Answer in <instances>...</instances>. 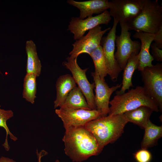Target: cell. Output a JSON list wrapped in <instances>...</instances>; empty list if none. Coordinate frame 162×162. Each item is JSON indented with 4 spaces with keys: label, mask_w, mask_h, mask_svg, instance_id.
<instances>
[{
    "label": "cell",
    "mask_w": 162,
    "mask_h": 162,
    "mask_svg": "<svg viewBox=\"0 0 162 162\" xmlns=\"http://www.w3.org/2000/svg\"><path fill=\"white\" fill-rule=\"evenodd\" d=\"M62 141L65 154L74 162H81L101 152L94 137L84 126L65 130Z\"/></svg>",
    "instance_id": "obj_1"
},
{
    "label": "cell",
    "mask_w": 162,
    "mask_h": 162,
    "mask_svg": "<svg viewBox=\"0 0 162 162\" xmlns=\"http://www.w3.org/2000/svg\"><path fill=\"white\" fill-rule=\"evenodd\" d=\"M128 122L124 114L100 116L88 122L84 127L97 140L102 151L104 147L117 140Z\"/></svg>",
    "instance_id": "obj_2"
},
{
    "label": "cell",
    "mask_w": 162,
    "mask_h": 162,
    "mask_svg": "<svg viewBox=\"0 0 162 162\" xmlns=\"http://www.w3.org/2000/svg\"><path fill=\"white\" fill-rule=\"evenodd\" d=\"M109 104V115L123 114L142 106L150 108L153 111H159L156 102L147 95L143 87L139 86L126 93L115 96Z\"/></svg>",
    "instance_id": "obj_3"
},
{
    "label": "cell",
    "mask_w": 162,
    "mask_h": 162,
    "mask_svg": "<svg viewBox=\"0 0 162 162\" xmlns=\"http://www.w3.org/2000/svg\"><path fill=\"white\" fill-rule=\"evenodd\" d=\"M126 23L129 30L154 34L162 27V7L158 0H145L140 13Z\"/></svg>",
    "instance_id": "obj_4"
},
{
    "label": "cell",
    "mask_w": 162,
    "mask_h": 162,
    "mask_svg": "<svg viewBox=\"0 0 162 162\" xmlns=\"http://www.w3.org/2000/svg\"><path fill=\"white\" fill-rule=\"evenodd\" d=\"M145 90L162 110V64L146 67L140 71Z\"/></svg>",
    "instance_id": "obj_5"
},
{
    "label": "cell",
    "mask_w": 162,
    "mask_h": 162,
    "mask_svg": "<svg viewBox=\"0 0 162 162\" xmlns=\"http://www.w3.org/2000/svg\"><path fill=\"white\" fill-rule=\"evenodd\" d=\"M121 28L120 34L116 36L115 42L117 50L115 56L116 61L122 70L124 68L127 61L133 54H138L141 44L138 41L133 40L126 23H119Z\"/></svg>",
    "instance_id": "obj_6"
},
{
    "label": "cell",
    "mask_w": 162,
    "mask_h": 162,
    "mask_svg": "<svg viewBox=\"0 0 162 162\" xmlns=\"http://www.w3.org/2000/svg\"><path fill=\"white\" fill-rule=\"evenodd\" d=\"M55 112L62 121L65 130L84 126L88 122L101 116L100 112L97 110L60 108Z\"/></svg>",
    "instance_id": "obj_7"
},
{
    "label": "cell",
    "mask_w": 162,
    "mask_h": 162,
    "mask_svg": "<svg viewBox=\"0 0 162 162\" xmlns=\"http://www.w3.org/2000/svg\"><path fill=\"white\" fill-rule=\"evenodd\" d=\"M62 64L71 72L73 79L84 96L89 108L92 110H96L93 92L95 84L94 82L90 83L87 79L86 73L88 69L81 68L77 64V58L70 56L68 57L67 61Z\"/></svg>",
    "instance_id": "obj_8"
},
{
    "label": "cell",
    "mask_w": 162,
    "mask_h": 162,
    "mask_svg": "<svg viewBox=\"0 0 162 162\" xmlns=\"http://www.w3.org/2000/svg\"><path fill=\"white\" fill-rule=\"evenodd\" d=\"M118 21L113 19V26L107 35L103 38L101 42L103 54L108 74L113 82L117 80L122 70L118 65L115 56L116 29Z\"/></svg>",
    "instance_id": "obj_9"
},
{
    "label": "cell",
    "mask_w": 162,
    "mask_h": 162,
    "mask_svg": "<svg viewBox=\"0 0 162 162\" xmlns=\"http://www.w3.org/2000/svg\"><path fill=\"white\" fill-rule=\"evenodd\" d=\"M145 0H112L109 2V14L118 23H127L140 11Z\"/></svg>",
    "instance_id": "obj_10"
},
{
    "label": "cell",
    "mask_w": 162,
    "mask_h": 162,
    "mask_svg": "<svg viewBox=\"0 0 162 162\" xmlns=\"http://www.w3.org/2000/svg\"><path fill=\"white\" fill-rule=\"evenodd\" d=\"M110 29L109 27L102 30L101 27L98 26L89 30L86 35L76 40L72 44L73 49L69 54L70 56L77 58L82 53H86L89 55L101 45L104 35Z\"/></svg>",
    "instance_id": "obj_11"
},
{
    "label": "cell",
    "mask_w": 162,
    "mask_h": 162,
    "mask_svg": "<svg viewBox=\"0 0 162 162\" xmlns=\"http://www.w3.org/2000/svg\"><path fill=\"white\" fill-rule=\"evenodd\" d=\"M111 19L107 10L97 16L88 17L85 19L72 17L69 22L68 29L73 34L74 39L77 40L83 36L87 31L100 24L107 25Z\"/></svg>",
    "instance_id": "obj_12"
},
{
    "label": "cell",
    "mask_w": 162,
    "mask_h": 162,
    "mask_svg": "<svg viewBox=\"0 0 162 162\" xmlns=\"http://www.w3.org/2000/svg\"><path fill=\"white\" fill-rule=\"evenodd\" d=\"M91 75L95 84L94 102L96 110L101 114V116H106L109 112L110 97L114 92L121 88L122 83L109 87L105 82L102 79L97 73L92 72Z\"/></svg>",
    "instance_id": "obj_13"
},
{
    "label": "cell",
    "mask_w": 162,
    "mask_h": 162,
    "mask_svg": "<svg viewBox=\"0 0 162 162\" xmlns=\"http://www.w3.org/2000/svg\"><path fill=\"white\" fill-rule=\"evenodd\" d=\"M134 37L138 39L141 41L140 48L139 52V63L138 68L141 71L148 67L152 66L154 60L150 52V49L154 38V34L148 33L141 31H136Z\"/></svg>",
    "instance_id": "obj_14"
},
{
    "label": "cell",
    "mask_w": 162,
    "mask_h": 162,
    "mask_svg": "<svg viewBox=\"0 0 162 162\" xmlns=\"http://www.w3.org/2000/svg\"><path fill=\"white\" fill-rule=\"evenodd\" d=\"M67 2L80 10L79 18L81 19L92 16L94 14H100L109 9V1L107 0H90L82 2L68 0Z\"/></svg>",
    "instance_id": "obj_15"
},
{
    "label": "cell",
    "mask_w": 162,
    "mask_h": 162,
    "mask_svg": "<svg viewBox=\"0 0 162 162\" xmlns=\"http://www.w3.org/2000/svg\"><path fill=\"white\" fill-rule=\"evenodd\" d=\"M76 86L72 76L68 74L60 76L56 83V98L54 101L55 109L60 107L63 103L70 92Z\"/></svg>",
    "instance_id": "obj_16"
},
{
    "label": "cell",
    "mask_w": 162,
    "mask_h": 162,
    "mask_svg": "<svg viewBox=\"0 0 162 162\" xmlns=\"http://www.w3.org/2000/svg\"><path fill=\"white\" fill-rule=\"evenodd\" d=\"M139 63V54H132L129 58L124 69L122 86L119 91L116 92V95L124 93L127 90L133 87L132 78L135 71L138 69Z\"/></svg>",
    "instance_id": "obj_17"
},
{
    "label": "cell",
    "mask_w": 162,
    "mask_h": 162,
    "mask_svg": "<svg viewBox=\"0 0 162 162\" xmlns=\"http://www.w3.org/2000/svg\"><path fill=\"white\" fill-rule=\"evenodd\" d=\"M26 50L27 58L26 74H33L38 77L40 74L42 66L38 56L36 45L33 41H26Z\"/></svg>",
    "instance_id": "obj_18"
},
{
    "label": "cell",
    "mask_w": 162,
    "mask_h": 162,
    "mask_svg": "<svg viewBox=\"0 0 162 162\" xmlns=\"http://www.w3.org/2000/svg\"><path fill=\"white\" fill-rule=\"evenodd\" d=\"M61 108L92 110L89 107L85 97L80 89L76 86L70 92Z\"/></svg>",
    "instance_id": "obj_19"
},
{
    "label": "cell",
    "mask_w": 162,
    "mask_h": 162,
    "mask_svg": "<svg viewBox=\"0 0 162 162\" xmlns=\"http://www.w3.org/2000/svg\"><path fill=\"white\" fill-rule=\"evenodd\" d=\"M153 112L150 108L144 106L127 111L124 114L128 120L144 129L150 120V117Z\"/></svg>",
    "instance_id": "obj_20"
},
{
    "label": "cell",
    "mask_w": 162,
    "mask_h": 162,
    "mask_svg": "<svg viewBox=\"0 0 162 162\" xmlns=\"http://www.w3.org/2000/svg\"><path fill=\"white\" fill-rule=\"evenodd\" d=\"M145 132L141 146V149H146L156 144L158 140L162 136V126H158L150 120L144 128Z\"/></svg>",
    "instance_id": "obj_21"
},
{
    "label": "cell",
    "mask_w": 162,
    "mask_h": 162,
    "mask_svg": "<svg viewBox=\"0 0 162 162\" xmlns=\"http://www.w3.org/2000/svg\"><path fill=\"white\" fill-rule=\"evenodd\" d=\"M37 77L33 74H26L24 80L23 98L32 104L36 98Z\"/></svg>",
    "instance_id": "obj_22"
},
{
    "label": "cell",
    "mask_w": 162,
    "mask_h": 162,
    "mask_svg": "<svg viewBox=\"0 0 162 162\" xmlns=\"http://www.w3.org/2000/svg\"><path fill=\"white\" fill-rule=\"evenodd\" d=\"M89 55L94 63V72L102 79L105 80L108 72L101 46H99Z\"/></svg>",
    "instance_id": "obj_23"
},
{
    "label": "cell",
    "mask_w": 162,
    "mask_h": 162,
    "mask_svg": "<svg viewBox=\"0 0 162 162\" xmlns=\"http://www.w3.org/2000/svg\"><path fill=\"white\" fill-rule=\"evenodd\" d=\"M0 127L2 128L5 130L6 136L4 142L2 145L5 150L8 151L9 150L10 146L8 142V136L14 141H16L17 138L14 136L10 131L7 125V121L14 116L13 112L10 110H5L0 108Z\"/></svg>",
    "instance_id": "obj_24"
},
{
    "label": "cell",
    "mask_w": 162,
    "mask_h": 162,
    "mask_svg": "<svg viewBox=\"0 0 162 162\" xmlns=\"http://www.w3.org/2000/svg\"><path fill=\"white\" fill-rule=\"evenodd\" d=\"M134 157L137 162H150L152 159L150 152L146 149H141L134 154Z\"/></svg>",
    "instance_id": "obj_25"
},
{
    "label": "cell",
    "mask_w": 162,
    "mask_h": 162,
    "mask_svg": "<svg viewBox=\"0 0 162 162\" xmlns=\"http://www.w3.org/2000/svg\"><path fill=\"white\" fill-rule=\"evenodd\" d=\"M152 56L154 60L161 62L162 61V50L158 48L154 43L151 45Z\"/></svg>",
    "instance_id": "obj_26"
},
{
    "label": "cell",
    "mask_w": 162,
    "mask_h": 162,
    "mask_svg": "<svg viewBox=\"0 0 162 162\" xmlns=\"http://www.w3.org/2000/svg\"><path fill=\"white\" fill-rule=\"evenodd\" d=\"M154 43L159 48L162 49V27L154 34Z\"/></svg>",
    "instance_id": "obj_27"
},
{
    "label": "cell",
    "mask_w": 162,
    "mask_h": 162,
    "mask_svg": "<svg viewBox=\"0 0 162 162\" xmlns=\"http://www.w3.org/2000/svg\"><path fill=\"white\" fill-rule=\"evenodd\" d=\"M36 153L38 159L37 162H41V159L42 158L43 156L46 155L47 154V152L44 150H42L40 152H39L38 149H37Z\"/></svg>",
    "instance_id": "obj_28"
},
{
    "label": "cell",
    "mask_w": 162,
    "mask_h": 162,
    "mask_svg": "<svg viewBox=\"0 0 162 162\" xmlns=\"http://www.w3.org/2000/svg\"><path fill=\"white\" fill-rule=\"evenodd\" d=\"M0 162H16L12 159L2 156L0 158Z\"/></svg>",
    "instance_id": "obj_29"
},
{
    "label": "cell",
    "mask_w": 162,
    "mask_h": 162,
    "mask_svg": "<svg viewBox=\"0 0 162 162\" xmlns=\"http://www.w3.org/2000/svg\"><path fill=\"white\" fill-rule=\"evenodd\" d=\"M55 162H60L58 160H56L55 161Z\"/></svg>",
    "instance_id": "obj_30"
}]
</instances>
